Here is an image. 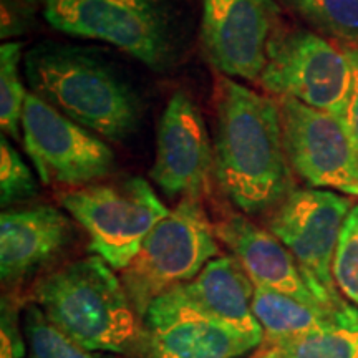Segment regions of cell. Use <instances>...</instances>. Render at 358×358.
Masks as SVG:
<instances>
[{
  "instance_id": "1",
  "label": "cell",
  "mask_w": 358,
  "mask_h": 358,
  "mask_svg": "<svg viewBox=\"0 0 358 358\" xmlns=\"http://www.w3.org/2000/svg\"><path fill=\"white\" fill-rule=\"evenodd\" d=\"M214 113L213 178L219 189L245 216L274 211L294 191L279 103L221 75Z\"/></svg>"
},
{
  "instance_id": "2",
  "label": "cell",
  "mask_w": 358,
  "mask_h": 358,
  "mask_svg": "<svg viewBox=\"0 0 358 358\" xmlns=\"http://www.w3.org/2000/svg\"><path fill=\"white\" fill-rule=\"evenodd\" d=\"M24 70L32 93L88 131L111 141L136 131L140 98L95 52L40 43L25 53Z\"/></svg>"
},
{
  "instance_id": "3",
  "label": "cell",
  "mask_w": 358,
  "mask_h": 358,
  "mask_svg": "<svg viewBox=\"0 0 358 358\" xmlns=\"http://www.w3.org/2000/svg\"><path fill=\"white\" fill-rule=\"evenodd\" d=\"M35 303L80 345L133 353L143 345V322L123 282L98 256L78 259L35 285Z\"/></svg>"
},
{
  "instance_id": "4",
  "label": "cell",
  "mask_w": 358,
  "mask_h": 358,
  "mask_svg": "<svg viewBox=\"0 0 358 358\" xmlns=\"http://www.w3.org/2000/svg\"><path fill=\"white\" fill-rule=\"evenodd\" d=\"M216 257L217 236L203 201L199 196H185L146 236L120 279L143 319L156 297L196 279Z\"/></svg>"
},
{
  "instance_id": "5",
  "label": "cell",
  "mask_w": 358,
  "mask_h": 358,
  "mask_svg": "<svg viewBox=\"0 0 358 358\" xmlns=\"http://www.w3.org/2000/svg\"><path fill=\"white\" fill-rule=\"evenodd\" d=\"M64 209L87 231L90 250L113 271H124L143 241L169 214L150 182L131 176L108 185L60 192Z\"/></svg>"
},
{
  "instance_id": "6",
  "label": "cell",
  "mask_w": 358,
  "mask_h": 358,
  "mask_svg": "<svg viewBox=\"0 0 358 358\" xmlns=\"http://www.w3.org/2000/svg\"><path fill=\"white\" fill-rule=\"evenodd\" d=\"M257 85L277 98H294L338 118L350 85V64L345 50L329 38L280 24L268 42Z\"/></svg>"
},
{
  "instance_id": "7",
  "label": "cell",
  "mask_w": 358,
  "mask_h": 358,
  "mask_svg": "<svg viewBox=\"0 0 358 358\" xmlns=\"http://www.w3.org/2000/svg\"><path fill=\"white\" fill-rule=\"evenodd\" d=\"M352 208L348 196L307 187L290 192L267 221V229L289 249L308 287L329 308L345 303L334 279V257Z\"/></svg>"
},
{
  "instance_id": "8",
  "label": "cell",
  "mask_w": 358,
  "mask_h": 358,
  "mask_svg": "<svg viewBox=\"0 0 358 358\" xmlns=\"http://www.w3.org/2000/svg\"><path fill=\"white\" fill-rule=\"evenodd\" d=\"M45 20L58 32L113 45L150 69H163L171 57L158 0H47Z\"/></svg>"
},
{
  "instance_id": "9",
  "label": "cell",
  "mask_w": 358,
  "mask_h": 358,
  "mask_svg": "<svg viewBox=\"0 0 358 358\" xmlns=\"http://www.w3.org/2000/svg\"><path fill=\"white\" fill-rule=\"evenodd\" d=\"M22 143L43 185L83 187L113 171L115 153L95 133L27 93Z\"/></svg>"
},
{
  "instance_id": "10",
  "label": "cell",
  "mask_w": 358,
  "mask_h": 358,
  "mask_svg": "<svg viewBox=\"0 0 358 358\" xmlns=\"http://www.w3.org/2000/svg\"><path fill=\"white\" fill-rule=\"evenodd\" d=\"M285 155L297 176L315 189L358 196V153L342 122L294 98H277Z\"/></svg>"
},
{
  "instance_id": "11",
  "label": "cell",
  "mask_w": 358,
  "mask_h": 358,
  "mask_svg": "<svg viewBox=\"0 0 358 358\" xmlns=\"http://www.w3.org/2000/svg\"><path fill=\"white\" fill-rule=\"evenodd\" d=\"M280 24L277 0H203L201 47L224 77L257 83Z\"/></svg>"
},
{
  "instance_id": "12",
  "label": "cell",
  "mask_w": 358,
  "mask_h": 358,
  "mask_svg": "<svg viewBox=\"0 0 358 358\" xmlns=\"http://www.w3.org/2000/svg\"><path fill=\"white\" fill-rule=\"evenodd\" d=\"M141 322L148 358H239L259 348L204 312L181 285L156 297Z\"/></svg>"
},
{
  "instance_id": "13",
  "label": "cell",
  "mask_w": 358,
  "mask_h": 358,
  "mask_svg": "<svg viewBox=\"0 0 358 358\" xmlns=\"http://www.w3.org/2000/svg\"><path fill=\"white\" fill-rule=\"evenodd\" d=\"M214 176V148L196 103L174 93L161 115L151 178L164 194L203 196Z\"/></svg>"
},
{
  "instance_id": "14",
  "label": "cell",
  "mask_w": 358,
  "mask_h": 358,
  "mask_svg": "<svg viewBox=\"0 0 358 358\" xmlns=\"http://www.w3.org/2000/svg\"><path fill=\"white\" fill-rule=\"evenodd\" d=\"M214 231L217 239L245 268L254 285L285 294L310 306H322L308 287L297 261L271 231L249 221L245 214L234 211L224 214L214 224Z\"/></svg>"
},
{
  "instance_id": "15",
  "label": "cell",
  "mask_w": 358,
  "mask_h": 358,
  "mask_svg": "<svg viewBox=\"0 0 358 358\" xmlns=\"http://www.w3.org/2000/svg\"><path fill=\"white\" fill-rule=\"evenodd\" d=\"M71 224L53 206L3 211L0 216V275L6 284L29 277L70 243Z\"/></svg>"
},
{
  "instance_id": "16",
  "label": "cell",
  "mask_w": 358,
  "mask_h": 358,
  "mask_svg": "<svg viewBox=\"0 0 358 358\" xmlns=\"http://www.w3.org/2000/svg\"><path fill=\"white\" fill-rule=\"evenodd\" d=\"M192 302L259 347L264 330L252 310L254 282L234 256H219L196 279L181 285Z\"/></svg>"
},
{
  "instance_id": "17",
  "label": "cell",
  "mask_w": 358,
  "mask_h": 358,
  "mask_svg": "<svg viewBox=\"0 0 358 358\" xmlns=\"http://www.w3.org/2000/svg\"><path fill=\"white\" fill-rule=\"evenodd\" d=\"M252 310L264 330L262 343L287 342L324 329L337 308L310 306L275 290L254 285Z\"/></svg>"
},
{
  "instance_id": "18",
  "label": "cell",
  "mask_w": 358,
  "mask_h": 358,
  "mask_svg": "<svg viewBox=\"0 0 358 358\" xmlns=\"http://www.w3.org/2000/svg\"><path fill=\"white\" fill-rule=\"evenodd\" d=\"M249 358H358V307L345 302L324 329L287 342L262 343Z\"/></svg>"
},
{
  "instance_id": "19",
  "label": "cell",
  "mask_w": 358,
  "mask_h": 358,
  "mask_svg": "<svg viewBox=\"0 0 358 358\" xmlns=\"http://www.w3.org/2000/svg\"><path fill=\"white\" fill-rule=\"evenodd\" d=\"M322 37L358 47V0H277Z\"/></svg>"
},
{
  "instance_id": "20",
  "label": "cell",
  "mask_w": 358,
  "mask_h": 358,
  "mask_svg": "<svg viewBox=\"0 0 358 358\" xmlns=\"http://www.w3.org/2000/svg\"><path fill=\"white\" fill-rule=\"evenodd\" d=\"M24 335L25 358H110V353L88 350L62 332L35 302L25 307Z\"/></svg>"
},
{
  "instance_id": "21",
  "label": "cell",
  "mask_w": 358,
  "mask_h": 358,
  "mask_svg": "<svg viewBox=\"0 0 358 358\" xmlns=\"http://www.w3.org/2000/svg\"><path fill=\"white\" fill-rule=\"evenodd\" d=\"M20 42H7L0 47V124L12 140L20 141L22 113L27 92L20 80Z\"/></svg>"
},
{
  "instance_id": "22",
  "label": "cell",
  "mask_w": 358,
  "mask_h": 358,
  "mask_svg": "<svg viewBox=\"0 0 358 358\" xmlns=\"http://www.w3.org/2000/svg\"><path fill=\"white\" fill-rule=\"evenodd\" d=\"M37 179L10 140L0 138V203L3 208L37 196Z\"/></svg>"
},
{
  "instance_id": "23",
  "label": "cell",
  "mask_w": 358,
  "mask_h": 358,
  "mask_svg": "<svg viewBox=\"0 0 358 358\" xmlns=\"http://www.w3.org/2000/svg\"><path fill=\"white\" fill-rule=\"evenodd\" d=\"M334 279L338 292L358 307V204L348 213L340 231L334 257Z\"/></svg>"
},
{
  "instance_id": "24",
  "label": "cell",
  "mask_w": 358,
  "mask_h": 358,
  "mask_svg": "<svg viewBox=\"0 0 358 358\" xmlns=\"http://www.w3.org/2000/svg\"><path fill=\"white\" fill-rule=\"evenodd\" d=\"M343 50L350 64V85H348L345 103H343V110L338 120L342 122L358 153V47L343 48Z\"/></svg>"
},
{
  "instance_id": "25",
  "label": "cell",
  "mask_w": 358,
  "mask_h": 358,
  "mask_svg": "<svg viewBox=\"0 0 358 358\" xmlns=\"http://www.w3.org/2000/svg\"><path fill=\"white\" fill-rule=\"evenodd\" d=\"M0 329H2L0 330V358H24L27 355V345L22 342L17 312L6 299L2 302V327Z\"/></svg>"
},
{
  "instance_id": "26",
  "label": "cell",
  "mask_w": 358,
  "mask_h": 358,
  "mask_svg": "<svg viewBox=\"0 0 358 358\" xmlns=\"http://www.w3.org/2000/svg\"><path fill=\"white\" fill-rule=\"evenodd\" d=\"M8 2H15L19 6H27V7H32V6H38V3L47 2V0H8Z\"/></svg>"
}]
</instances>
